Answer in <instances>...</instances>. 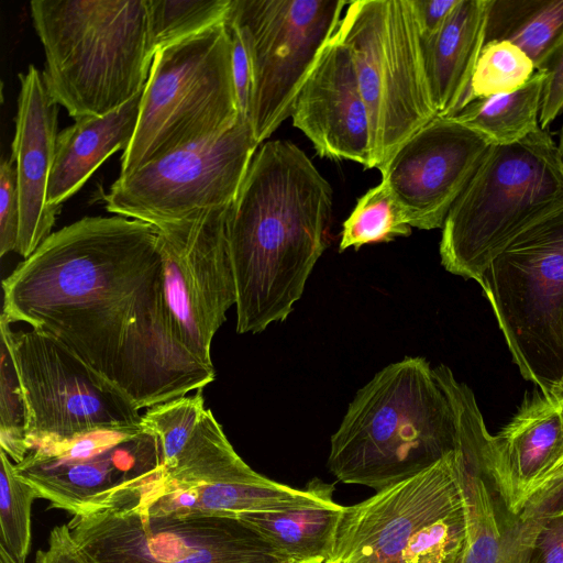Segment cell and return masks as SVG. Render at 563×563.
<instances>
[{
    "label": "cell",
    "instance_id": "44dd1931",
    "mask_svg": "<svg viewBox=\"0 0 563 563\" xmlns=\"http://www.w3.org/2000/svg\"><path fill=\"white\" fill-rule=\"evenodd\" d=\"M334 487L318 478L297 489L267 477L261 481H217L145 495L129 509L145 514L238 517L299 508L332 498Z\"/></svg>",
    "mask_w": 563,
    "mask_h": 563
},
{
    "label": "cell",
    "instance_id": "9c48e42d",
    "mask_svg": "<svg viewBox=\"0 0 563 563\" xmlns=\"http://www.w3.org/2000/svg\"><path fill=\"white\" fill-rule=\"evenodd\" d=\"M335 33L355 66L380 170L437 117L411 0L352 1Z\"/></svg>",
    "mask_w": 563,
    "mask_h": 563
},
{
    "label": "cell",
    "instance_id": "1f68e13d",
    "mask_svg": "<svg viewBox=\"0 0 563 563\" xmlns=\"http://www.w3.org/2000/svg\"><path fill=\"white\" fill-rule=\"evenodd\" d=\"M27 412L15 365L0 338V446L18 464L29 450Z\"/></svg>",
    "mask_w": 563,
    "mask_h": 563
},
{
    "label": "cell",
    "instance_id": "f546056e",
    "mask_svg": "<svg viewBox=\"0 0 563 563\" xmlns=\"http://www.w3.org/2000/svg\"><path fill=\"white\" fill-rule=\"evenodd\" d=\"M0 461V547L19 563H26L32 540V504L38 495L19 477L14 463L2 450Z\"/></svg>",
    "mask_w": 563,
    "mask_h": 563
},
{
    "label": "cell",
    "instance_id": "e575fe53",
    "mask_svg": "<svg viewBox=\"0 0 563 563\" xmlns=\"http://www.w3.org/2000/svg\"><path fill=\"white\" fill-rule=\"evenodd\" d=\"M541 71L545 73V80L539 125L541 129H549L551 122L563 111V44Z\"/></svg>",
    "mask_w": 563,
    "mask_h": 563
},
{
    "label": "cell",
    "instance_id": "7402d4cb",
    "mask_svg": "<svg viewBox=\"0 0 563 563\" xmlns=\"http://www.w3.org/2000/svg\"><path fill=\"white\" fill-rule=\"evenodd\" d=\"M488 0H459L440 30L421 41L431 99L438 117L464 109L471 79L485 45Z\"/></svg>",
    "mask_w": 563,
    "mask_h": 563
},
{
    "label": "cell",
    "instance_id": "60d3db41",
    "mask_svg": "<svg viewBox=\"0 0 563 563\" xmlns=\"http://www.w3.org/2000/svg\"><path fill=\"white\" fill-rule=\"evenodd\" d=\"M559 152L561 154V157H562V161H563V125L561 128V132H560V142H559Z\"/></svg>",
    "mask_w": 563,
    "mask_h": 563
},
{
    "label": "cell",
    "instance_id": "836d02e7",
    "mask_svg": "<svg viewBox=\"0 0 563 563\" xmlns=\"http://www.w3.org/2000/svg\"><path fill=\"white\" fill-rule=\"evenodd\" d=\"M526 522L530 537L522 563H563V514Z\"/></svg>",
    "mask_w": 563,
    "mask_h": 563
},
{
    "label": "cell",
    "instance_id": "cb8c5ba5",
    "mask_svg": "<svg viewBox=\"0 0 563 563\" xmlns=\"http://www.w3.org/2000/svg\"><path fill=\"white\" fill-rule=\"evenodd\" d=\"M343 508L329 498L299 508L242 514L238 518L290 563H325Z\"/></svg>",
    "mask_w": 563,
    "mask_h": 563
},
{
    "label": "cell",
    "instance_id": "e0dca14e",
    "mask_svg": "<svg viewBox=\"0 0 563 563\" xmlns=\"http://www.w3.org/2000/svg\"><path fill=\"white\" fill-rule=\"evenodd\" d=\"M291 119L320 157L375 168L368 111L350 52L336 33L319 53Z\"/></svg>",
    "mask_w": 563,
    "mask_h": 563
},
{
    "label": "cell",
    "instance_id": "484cf974",
    "mask_svg": "<svg viewBox=\"0 0 563 563\" xmlns=\"http://www.w3.org/2000/svg\"><path fill=\"white\" fill-rule=\"evenodd\" d=\"M544 80L545 73L536 71L518 90L475 100L454 117L492 145L517 143L540 128Z\"/></svg>",
    "mask_w": 563,
    "mask_h": 563
},
{
    "label": "cell",
    "instance_id": "d6986e66",
    "mask_svg": "<svg viewBox=\"0 0 563 563\" xmlns=\"http://www.w3.org/2000/svg\"><path fill=\"white\" fill-rule=\"evenodd\" d=\"M11 158L20 201V232L15 252L24 260L52 234L59 207L47 201L54 162L59 106L49 97L42 73L29 65L19 74Z\"/></svg>",
    "mask_w": 563,
    "mask_h": 563
},
{
    "label": "cell",
    "instance_id": "ffe728a7",
    "mask_svg": "<svg viewBox=\"0 0 563 563\" xmlns=\"http://www.w3.org/2000/svg\"><path fill=\"white\" fill-rule=\"evenodd\" d=\"M488 434L481 427L464 423L459 443L464 452L463 489L466 539L459 563H522L530 529L506 512L484 472Z\"/></svg>",
    "mask_w": 563,
    "mask_h": 563
},
{
    "label": "cell",
    "instance_id": "7c38bea8",
    "mask_svg": "<svg viewBox=\"0 0 563 563\" xmlns=\"http://www.w3.org/2000/svg\"><path fill=\"white\" fill-rule=\"evenodd\" d=\"M344 0H231L252 69L249 121L261 144L289 117L316 59L336 32Z\"/></svg>",
    "mask_w": 563,
    "mask_h": 563
},
{
    "label": "cell",
    "instance_id": "83f0119b",
    "mask_svg": "<svg viewBox=\"0 0 563 563\" xmlns=\"http://www.w3.org/2000/svg\"><path fill=\"white\" fill-rule=\"evenodd\" d=\"M231 0H148L155 54L225 21Z\"/></svg>",
    "mask_w": 563,
    "mask_h": 563
},
{
    "label": "cell",
    "instance_id": "ac0fdd59",
    "mask_svg": "<svg viewBox=\"0 0 563 563\" xmlns=\"http://www.w3.org/2000/svg\"><path fill=\"white\" fill-rule=\"evenodd\" d=\"M563 461V404L554 394L526 395L495 435L485 475L506 512L518 517L544 478Z\"/></svg>",
    "mask_w": 563,
    "mask_h": 563
},
{
    "label": "cell",
    "instance_id": "ba28073f",
    "mask_svg": "<svg viewBox=\"0 0 563 563\" xmlns=\"http://www.w3.org/2000/svg\"><path fill=\"white\" fill-rule=\"evenodd\" d=\"M479 285L522 377L554 394L563 377V206L517 235Z\"/></svg>",
    "mask_w": 563,
    "mask_h": 563
},
{
    "label": "cell",
    "instance_id": "2e32d148",
    "mask_svg": "<svg viewBox=\"0 0 563 563\" xmlns=\"http://www.w3.org/2000/svg\"><path fill=\"white\" fill-rule=\"evenodd\" d=\"M492 146L455 117H435L379 172L406 222L442 229L445 218Z\"/></svg>",
    "mask_w": 563,
    "mask_h": 563
},
{
    "label": "cell",
    "instance_id": "f1b7e54d",
    "mask_svg": "<svg viewBox=\"0 0 563 563\" xmlns=\"http://www.w3.org/2000/svg\"><path fill=\"white\" fill-rule=\"evenodd\" d=\"M534 73L531 59L515 44L508 41L485 43L470 82L464 108L478 99L516 91Z\"/></svg>",
    "mask_w": 563,
    "mask_h": 563
},
{
    "label": "cell",
    "instance_id": "4316f807",
    "mask_svg": "<svg viewBox=\"0 0 563 563\" xmlns=\"http://www.w3.org/2000/svg\"><path fill=\"white\" fill-rule=\"evenodd\" d=\"M412 228L406 222L388 187L382 180L357 199L343 222L339 251H355L371 243L390 242L409 236Z\"/></svg>",
    "mask_w": 563,
    "mask_h": 563
},
{
    "label": "cell",
    "instance_id": "4fadbf2b",
    "mask_svg": "<svg viewBox=\"0 0 563 563\" xmlns=\"http://www.w3.org/2000/svg\"><path fill=\"white\" fill-rule=\"evenodd\" d=\"M67 525L88 563H290L238 517L117 509Z\"/></svg>",
    "mask_w": 563,
    "mask_h": 563
},
{
    "label": "cell",
    "instance_id": "74e56055",
    "mask_svg": "<svg viewBox=\"0 0 563 563\" xmlns=\"http://www.w3.org/2000/svg\"><path fill=\"white\" fill-rule=\"evenodd\" d=\"M457 3L459 0H411L421 41L440 30Z\"/></svg>",
    "mask_w": 563,
    "mask_h": 563
},
{
    "label": "cell",
    "instance_id": "52a82bcc",
    "mask_svg": "<svg viewBox=\"0 0 563 563\" xmlns=\"http://www.w3.org/2000/svg\"><path fill=\"white\" fill-rule=\"evenodd\" d=\"M240 118L232 43L224 21L155 54L119 176L221 133Z\"/></svg>",
    "mask_w": 563,
    "mask_h": 563
},
{
    "label": "cell",
    "instance_id": "8fae6325",
    "mask_svg": "<svg viewBox=\"0 0 563 563\" xmlns=\"http://www.w3.org/2000/svg\"><path fill=\"white\" fill-rule=\"evenodd\" d=\"M0 338L25 401L29 445L97 430L142 428V415L131 400L53 335L36 329L13 331L1 314Z\"/></svg>",
    "mask_w": 563,
    "mask_h": 563
},
{
    "label": "cell",
    "instance_id": "ab89813d",
    "mask_svg": "<svg viewBox=\"0 0 563 563\" xmlns=\"http://www.w3.org/2000/svg\"><path fill=\"white\" fill-rule=\"evenodd\" d=\"M554 395L558 396L563 404V377Z\"/></svg>",
    "mask_w": 563,
    "mask_h": 563
},
{
    "label": "cell",
    "instance_id": "3957f363",
    "mask_svg": "<svg viewBox=\"0 0 563 563\" xmlns=\"http://www.w3.org/2000/svg\"><path fill=\"white\" fill-rule=\"evenodd\" d=\"M457 415L421 356L380 369L357 390L330 439L336 479L379 492L430 467L457 446Z\"/></svg>",
    "mask_w": 563,
    "mask_h": 563
},
{
    "label": "cell",
    "instance_id": "5b68a950",
    "mask_svg": "<svg viewBox=\"0 0 563 563\" xmlns=\"http://www.w3.org/2000/svg\"><path fill=\"white\" fill-rule=\"evenodd\" d=\"M563 206V161L549 129L492 145L450 209L442 266L478 284L490 262L523 230Z\"/></svg>",
    "mask_w": 563,
    "mask_h": 563
},
{
    "label": "cell",
    "instance_id": "d590c367",
    "mask_svg": "<svg viewBox=\"0 0 563 563\" xmlns=\"http://www.w3.org/2000/svg\"><path fill=\"white\" fill-rule=\"evenodd\" d=\"M232 43V68L241 117L249 120L252 96V69L247 49L236 26L225 19Z\"/></svg>",
    "mask_w": 563,
    "mask_h": 563
},
{
    "label": "cell",
    "instance_id": "6da1fadb",
    "mask_svg": "<svg viewBox=\"0 0 563 563\" xmlns=\"http://www.w3.org/2000/svg\"><path fill=\"white\" fill-rule=\"evenodd\" d=\"M2 316L56 338L137 410L203 389L214 367L180 342L156 227L84 217L53 232L2 280Z\"/></svg>",
    "mask_w": 563,
    "mask_h": 563
},
{
    "label": "cell",
    "instance_id": "30bf717a",
    "mask_svg": "<svg viewBox=\"0 0 563 563\" xmlns=\"http://www.w3.org/2000/svg\"><path fill=\"white\" fill-rule=\"evenodd\" d=\"M14 468L38 498L73 516L133 508L164 474L159 442L143 428L32 443Z\"/></svg>",
    "mask_w": 563,
    "mask_h": 563
},
{
    "label": "cell",
    "instance_id": "5bb4252c",
    "mask_svg": "<svg viewBox=\"0 0 563 563\" xmlns=\"http://www.w3.org/2000/svg\"><path fill=\"white\" fill-rule=\"evenodd\" d=\"M260 144L249 120L181 146L131 174L103 195L109 212L156 228L232 205Z\"/></svg>",
    "mask_w": 563,
    "mask_h": 563
},
{
    "label": "cell",
    "instance_id": "603a6c76",
    "mask_svg": "<svg viewBox=\"0 0 563 563\" xmlns=\"http://www.w3.org/2000/svg\"><path fill=\"white\" fill-rule=\"evenodd\" d=\"M143 90L115 110L75 120L58 133L47 188L49 205L60 208L102 162L128 148L136 130Z\"/></svg>",
    "mask_w": 563,
    "mask_h": 563
},
{
    "label": "cell",
    "instance_id": "d4e9b609",
    "mask_svg": "<svg viewBox=\"0 0 563 563\" xmlns=\"http://www.w3.org/2000/svg\"><path fill=\"white\" fill-rule=\"evenodd\" d=\"M508 41L541 71L563 44V0H488L485 43Z\"/></svg>",
    "mask_w": 563,
    "mask_h": 563
},
{
    "label": "cell",
    "instance_id": "9a60e30c",
    "mask_svg": "<svg viewBox=\"0 0 563 563\" xmlns=\"http://www.w3.org/2000/svg\"><path fill=\"white\" fill-rule=\"evenodd\" d=\"M230 206L157 228L174 327L187 351L209 367L213 336L236 302L227 231Z\"/></svg>",
    "mask_w": 563,
    "mask_h": 563
},
{
    "label": "cell",
    "instance_id": "d6a6232c",
    "mask_svg": "<svg viewBox=\"0 0 563 563\" xmlns=\"http://www.w3.org/2000/svg\"><path fill=\"white\" fill-rule=\"evenodd\" d=\"M20 201L12 158L0 164V256L16 250L20 232Z\"/></svg>",
    "mask_w": 563,
    "mask_h": 563
},
{
    "label": "cell",
    "instance_id": "f35d334b",
    "mask_svg": "<svg viewBox=\"0 0 563 563\" xmlns=\"http://www.w3.org/2000/svg\"><path fill=\"white\" fill-rule=\"evenodd\" d=\"M0 563H19V562L16 560H14L5 549L0 548Z\"/></svg>",
    "mask_w": 563,
    "mask_h": 563
},
{
    "label": "cell",
    "instance_id": "b9f144b4",
    "mask_svg": "<svg viewBox=\"0 0 563 563\" xmlns=\"http://www.w3.org/2000/svg\"><path fill=\"white\" fill-rule=\"evenodd\" d=\"M559 514H563V506H562V508H561V510H560V512H559ZM559 514H558V515H559Z\"/></svg>",
    "mask_w": 563,
    "mask_h": 563
},
{
    "label": "cell",
    "instance_id": "7a4b0ae2",
    "mask_svg": "<svg viewBox=\"0 0 563 563\" xmlns=\"http://www.w3.org/2000/svg\"><path fill=\"white\" fill-rule=\"evenodd\" d=\"M333 192L296 144L264 143L227 216L236 332L288 318L327 247Z\"/></svg>",
    "mask_w": 563,
    "mask_h": 563
},
{
    "label": "cell",
    "instance_id": "8d00e7d4",
    "mask_svg": "<svg viewBox=\"0 0 563 563\" xmlns=\"http://www.w3.org/2000/svg\"><path fill=\"white\" fill-rule=\"evenodd\" d=\"M35 563H88L74 541L67 523L55 526L47 545L36 552Z\"/></svg>",
    "mask_w": 563,
    "mask_h": 563
},
{
    "label": "cell",
    "instance_id": "8992f818",
    "mask_svg": "<svg viewBox=\"0 0 563 563\" xmlns=\"http://www.w3.org/2000/svg\"><path fill=\"white\" fill-rule=\"evenodd\" d=\"M464 452L343 508L325 563H459L466 539Z\"/></svg>",
    "mask_w": 563,
    "mask_h": 563
},
{
    "label": "cell",
    "instance_id": "4dcf8cb0",
    "mask_svg": "<svg viewBox=\"0 0 563 563\" xmlns=\"http://www.w3.org/2000/svg\"><path fill=\"white\" fill-rule=\"evenodd\" d=\"M202 391L157 404L142 415L141 427L159 442L164 468L175 462L201 421L207 410Z\"/></svg>",
    "mask_w": 563,
    "mask_h": 563
},
{
    "label": "cell",
    "instance_id": "277c9868",
    "mask_svg": "<svg viewBox=\"0 0 563 563\" xmlns=\"http://www.w3.org/2000/svg\"><path fill=\"white\" fill-rule=\"evenodd\" d=\"M52 100L78 120L104 115L142 91L155 52L148 0H32Z\"/></svg>",
    "mask_w": 563,
    "mask_h": 563
}]
</instances>
